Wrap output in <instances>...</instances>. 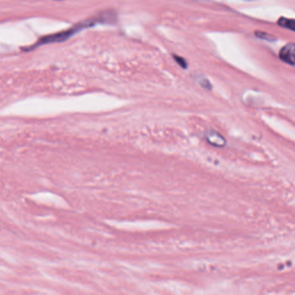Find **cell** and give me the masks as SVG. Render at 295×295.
I'll return each mask as SVG.
<instances>
[{"label": "cell", "mask_w": 295, "mask_h": 295, "mask_svg": "<svg viewBox=\"0 0 295 295\" xmlns=\"http://www.w3.org/2000/svg\"><path fill=\"white\" fill-rule=\"evenodd\" d=\"M256 36L259 37V38H264V39H267V41H275V37L274 36H270V35H267V34H264L262 32H257L256 33Z\"/></svg>", "instance_id": "5"}, {"label": "cell", "mask_w": 295, "mask_h": 295, "mask_svg": "<svg viewBox=\"0 0 295 295\" xmlns=\"http://www.w3.org/2000/svg\"><path fill=\"white\" fill-rule=\"evenodd\" d=\"M281 60L289 65H295V44H287L280 50Z\"/></svg>", "instance_id": "2"}, {"label": "cell", "mask_w": 295, "mask_h": 295, "mask_svg": "<svg viewBox=\"0 0 295 295\" xmlns=\"http://www.w3.org/2000/svg\"><path fill=\"white\" fill-rule=\"evenodd\" d=\"M206 139H208L210 144H213L216 147H223L225 144V140L220 134L216 133V131H210V133L206 135Z\"/></svg>", "instance_id": "3"}, {"label": "cell", "mask_w": 295, "mask_h": 295, "mask_svg": "<svg viewBox=\"0 0 295 295\" xmlns=\"http://www.w3.org/2000/svg\"><path fill=\"white\" fill-rule=\"evenodd\" d=\"M278 24L281 25V27H285V28H288L290 30H294L295 32V20L293 19H285V17H283V19H280L278 21Z\"/></svg>", "instance_id": "4"}, {"label": "cell", "mask_w": 295, "mask_h": 295, "mask_svg": "<svg viewBox=\"0 0 295 295\" xmlns=\"http://www.w3.org/2000/svg\"><path fill=\"white\" fill-rule=\"evenodd\" d=\"M174 59H175V61H177V63L181 66L182 68H187V63L186 61H184V59H182V58H180V57H178V56H174Z\"/></svg>", "instance_id": "6"}, {"label": "cell", "mask_w": 295, "mask_h": 295, "mask_svg": "<svg viewBox=\"0 0 295 295\" xmlns=\"http://www.w3.org/2000/svg\"><path fill=\"white\" fill-rule=\"evenodd\" d=\"M86 27V24H80V25H77V27L75 28H72V29H69V30H66V32H61V33H58L57 35H50V36H46V37H43L41 41H39L38 44H36V45H41V44H48V43H59V42H63L65 41V39H67L69 38L72 35L74 34H76V32L80 28H85Z\"/></svg>", "instance_id": "1"}]
</instances>
